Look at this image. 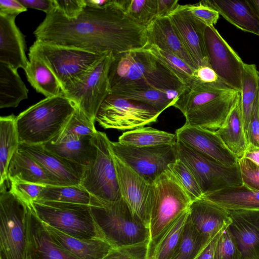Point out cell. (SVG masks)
Here are the masks:
<instances>
[{
	"label": "cell",
	"mask_w": 259,
	"mask_h": 259,
	"mask_svg": "<svg viewBox=\"0 0 259 259\" xmlns=\"http://www.w3.org/2000/svg\"><path fill=\"white\" fill-rule=\"evenodd\" d=\"M244 157L259 165V148L248 145Z\"/></svg>",
	"instance_id": "6f0895ef"
},
{
	"label": "cell",
	"mask_w": 259,
	"mask_h": 259,
	"mask_svg": "<svg viewBox=\"0 0 259 259\" xmlns=\"http://www.w3.org/2000/svg\"><path fill=\"white\" fill-rule=\"evenodd\" d=\"M96 135L70 139L58 143L49 142L43 145L49 151L61 157L88 167L97 157L98 147Z\"/></svg>",
	"instance_id": "4316f807"
},
{
	"label": "cell",
	"mask_w": 259,
	"mask_h": 259,
	"mask_svg": "<svg viewBox=\"0 0 259 259\" xmlns=\"http://www.w3.org/2000/svg\"><path fill=\"white\" fill-rule=\"evenodd\" d=\"M153 187L154 196L149 224L148 259L167 230L183 212L189 209L192 202L168 169L157 178Z\"/></svg>",
	"instance_id": "8992f818"
},
{
	"label": "cell",
	"mask_w": 259,
	"mask_h": 259,
	"mask_svg": "<svg viewBox=\"0 0 259 259\" xmlns=\"http://www.w3.org/2000/svg\"><path fill=\"white\" fill-rule=\"evenodd\" d=\"M126 14L138 24L147 27L156 18L157 0H121Z\"/></svg>",
	"instance_id": "b9f144b4"
},
{
	"label": "cell",
	"mask_w": 259,
	"mask_h": 259,
	"mask_svg": "<svg viewBox=\"0 0 259 259\" xmlns=\"http://www.w3.org/2000/svg\"><path fill=\"white\" fill-rule=\"evenodd\" d=\"M143 49L163 64L184 84L194 77L196 69L177 56L155 45L148 46Z\"/></svg>",
	"instance_id": "60d3db41"
},
{
	"label": "cell",
	"mask_w": 259,
	"mask_h": 259,
	"mask_svg": "<svg viewBox=\"0 0 259 259\" xmlns=\"http://www.w3.org/2000/svg\"><path fill=\"white\" fill-rule=\"evenodd\" d=\"M54 1L55 8L69 19L77 17L86 5L85 0Z\"/></svg>",
	"instance_id": "681fc988"
},
{
	"label": "cell",
	"mask_w": 259,
	"mask_h": 259,
	"mask_svg": "<svg viewBox=\"0 0 259 259\" xmlns=\"http://www.w3.org/2000/svg\"><path fill=\"white\" fill-rule=\"evenodd\" d=\"M204 37L210 67L222 82L240 93L245 63L214 26H206Z\"/></svg>",
	"instance_id": "9a60e30c"
},
{
	"label": "cell",
	"mask_w": 259,
	"mask_h": 259,
	"mask_svg": "<svg viewBox=\"0 0 259 259\" xmlns=\"http://www.w3.org/2000/svg\"><path fill=\"white\" fill-rule=\"evenodd\" d=\"M259 93V72L254 64L244 63L240 98L245 134L251 120Z\"/></svg>",
	"instance_id": "d590c367"
},
{
	"label": "cell",
	"mask_w": 259,
	"mask_h": 259,
	"mask_svg": "<svg viewBox=\"0 0 259 259\" xmlns=\"http://www.w3.org/2000/svg\"><path fill=\"white\" fill-rule=\"evenodd\" d=\"M36 40L83 50L98 54L139 50L148 44L147 27L132 20L121 0L96 8L85 5L73 19L56 8L46 14L33 32Z\"/></svg>",
	"instance_id": "6da1fadb"
},
{
	"label": "cell",
	"mask_w": 259,
	"mask_h": 259,
	"mask_svg": "<svg viewBox=\"0 0 259 259\" xmlns=\"http://www.w3.org/2000/svg\"><path fill=\"white\" fill-rule=\"evenodd\" d=\"M26 10L19 0H0V14L17 16Z\"/></svg>",
	"instance_id": "816d5d0a"
},
{
	"label": "cell",
	"mask_w": 259,
	"mask_h": 259,
	"mask_svg": "<svg viewBox=\"0 0 259 259\" xmlns=\"http://www.w3.org/2000/svg\"><path fill=\"white\" fill-rule=\"evenodd\" d=\"M258 113H259V93H258Z\"/></svg>",
	"instance_id": "91938a15"
},
{
	"label": "cell",
	"mask_w": 259,
	"mask_h": 259,
	"mask_svg": "<svg viewBox=\"0 0 259 259\" xmlns=\"http://www.w3.org/2000/svg\"><path fill=\"white\" fill-rule=\"evenodd\" d=\"M214 259H241L237 244L228 227L221 232L215 250Z\"/></svg>",
	"instance_id": "f6af8a7d"
},
{
	"label": "cell",
	"mask_w": 259,
	"mask_h": 259,
	"mask_svg": "<svg viewBox=\"0 0 259 259\" xmlns=\"http://www.w3.org/2000/svg\"><path fill=\"white\" fill-rule=\"evenodd\" d=\"M188 11L196 19L206 26H214L220 17L219 13L202 1L196 5H186Z\"/></svg>",
	"instance_id": "c3c4849f"
},
{
	"label": "cell",
	"mask_w": 259,
	"mask_h": 259,
	"mask_svg": "<svg viewBox=\"0 0 259 259\" xmlns=\"http://www.w3.org/2000/svg\"><path fill=\"white\" fill-rule=\"evenodd\" d=\"M248 145L259 148V113L258 99L255 104L252 115L246 132Z\"/></svg>",
	"instance_id": "f907efd6"
},
{
	"label": "cell",
	"mask_w": 259,
	"mask_h": 259,
	"mask_svg": "<svg viewBox=\"0 0 259 259\" xmlns=\"http://www.w3.org/2000/svg\"><path fill=\"white\" fill-rule=\"evenodd\" d=\"M147 46L155 45L179 57L196 70V67L168 16L156 17L147 27Z\"/></svg>",
	"instance_id": "cb8c5ba5"
},
{
	"label": "cell",
	"mask_w": 259,
	"mask_h": 259,
	"mask_svg": "<svg viewBox=\"0 0 259 259\" xmlns=\"http://www.w3.org/2000/svg\"><path fill=\"white\" fill-rule=\"evenodd\" d=\"M229 23L243 31L259 36V17L247 0H205Z\"/></svg>",
	"instance_id": "d4e9b609"
},
{
	"label": "cell",
	"mask_w": 259,
	"mask_h": 259,
	"mask_svg": "<svg viewBox=\"0 0 259 259\" xmlns=\"http://www.w3.org/2000/svg\"><path fill=\"white\" fill-rule=\"evenodd\" d=\"M24 71L31 85L46 98L62 94L61 85L55 75L34 54L29 53V62Z\"/></svg>",
	"instance_id": "4dcf8cb0"
},
{
	"label": "cell",
	"mask_w": 259,
	"mask_h": 259,
	"mask_svg": "<svg viewBox=\"0 0 259 259\" xmlns=\"http://www.w3.org/2000/svg\"><path fill=\"white\" fill-rule=\"evenodd\" d=\"M238 164L243 185L259 191V165L244 157L238 159Z\"/></svg>",
	"instance_id": "7dc6e473"
},
{
	"label": "cell",
	"mask_w": 259,
	"mask_h": 259,
	"mask_svg": "<svg viewBox=\"0 0 259 259\" xmlns=\"http://www.w3.org/2000/svg\"><path fill=\"white\" fill-rule=\"evenodd\" d=\"M167 16L191 57L196 68L203 66H210L204 37L206 25L195 18L188 11L186 5H179Z\"/></svg>",
	"instance_id": "e0dca14e"
},
{
	"label": "cell",
	"mask_w": 259,
	"mask_h": 259,
	"mask_svg": "<svg viewBox=\"0 0 259 259\" xmlns=\"http://www.w3.org/2000/svg\"><path fill=\"white\" fill-rule=\"evenodd\" d=\"M210 241L195 229L188 214L180 244L171 259H195Z\"/></svg>",
	"instance_id": "ab89813d"
},
{
	"label": "cell",
	"mask_w": 259,
	"mask_h": 259,
	"mask_svg": "<svg viewBox=\"0 0 259 259\" xmlns=\"http://www.w3.org/2000/svg\"><path fill=\"white\" fill-rule=\"evenodd\" d=\"M27 9L38 10L47 14L55 9L54 0H19Z\"/></svg>",
	"instance_id": "f5cc1de1"
},
{
	"label": "cell",
	"mask_w": 259,
	"mask_h": 259,
	"mask_svg": "<svg viewBox=\"0 0 259 259\" xmlns=\"http://www.w3.org/2000/svg\"><path fill=\"white\" fill-rule=\"evenodd\" d=\"M112 155L121 198L133 215L149 228L153 184L148 182L113 153Z\"/></svg>",
	"instance_id": "2e32d148"
},
{
	"label": "cell",
	"mask_w": 259,
	"mask_h": 259,
	"mask_svg": "<svg viewBox=\"0 0 259 259\" xmlns=\"http://www.w3.org/2000/svg\"><path fill=\"white\" fill-rule=\"evenodd\" d=\"M177 140L226 166L238 164V159L226 147L215 132L184 124L176 131Z\"/></svg>",
	"instance_id": "d6986e66"
},
{
	"label": "cell",
	"mask_w": 259,
	"mask_h": 259,
	"mask_svg": "<svg viewBox=\"0 0 259 259\" xmlns=\"http://www.w3.org/2000/svg\"><path fill=\"white\" fill-rule=\"evenodd\" d=\"M215 133L237 159L244 156L248 143L245 131L240 95L224 122Z\"/></svg>",
	"instance_id": "484cf974"
},
{
	"label": "cell",
	"mask_w": 259,
	"mask_h": 259,
	"mask_svg": "<svg viewBox=\"0 0 259 259\" xmlns=\"http://www.w3.org/2000/svg\"><path fill=\"white\" fill-rule=\"evenodd\" d=\"M194 77L205 83L215 82L220 80L214 71L209 66L198 68L195 71Z\"/></svg>",
	"instance_id": "db71d44e"
},
{
	"label": "cell",
	"mask_w": 259,
	"mask_h": 259,
	"mask_svg": "<svg viewBox=\"0 0 259 259\" xmlns=\"http://www.w3.org/2000/svg\"><path fill=\"white\" fill-rule=\"evenodd\" d=\"M111 93L125 99L144 103L161 113L168 107L174 106L179 94L176 91L159 90H123Z\"/></svg>",
	"instance_id": "8d00e7d4"
},
{
	"label": "cell",
	"mask_w": 259,
	"mask_h": 259,
	"mask_svg": "<svg viewBox=\"0 0 259 259\" xmlns=\"http://www.w3.org/2000/svg\"><path fill=\"white\" fill-rule=\"evenodd\" d=\"M32 206L41 221L70 235L82 239H105L91 206L45 201L33 202Z\"/></svg>",
	"instance_id": "ba28073f"
},
{
	"label": "cell",
	"mask_w": 259,
	"mask_h": 259,
	"mask_svg": "<svg viewBox=\"0 0 259 259\" xmlns=\"http://www.w3.org/2000/svg\"><path fill=\"white\" fill-rule=\"evenodd\" d=\"M111 93L119 90H159L179 93L185 84L143 49L113 54L108 71Z\"/></svg>",
	"instance_id": "3957f363"
},
{
	"label": "cell",
	"mask_w": 259,
	"mask_h": 259,
	"mask_svg": "<svg viewBox=\"0 0 259 259\" xmlns=\"http://www.w3.org/2000/svg\"><path fill=\"white\" fill-rule=\"evenodd\" d=\"M113 55H104L62 91L63 95L94 122L101 104L111 93L108 71Z\"/></svg>",
	"instance_id": "9c48e42d"
},
{
	"label": "cell",
	"mask_w": 259,
	"mask_h": 259,
	"mask_svg": "<svg viewBox=\"0 0 259 259\" xmlns=\"http://www.w3.org/2000/svg\"><path fill=\"white\" fill-rule=\"evenodd\" d=\"M175 146L178 158L193 174L203 196L243 185L238 164L232 166L223 165L178 140Z\"/></svg>",
	"instance_id": "8fae6325"
},
{
	"label": "cell",
	"mask_w": 259,
	"mask_h": 259,
	"mask_svg": "<svg viewBox=\"0 0 259 259\" xmlns=\"http://www.w3.org/2000/svg\"><path fill=\"white\" fill-rule=\"evenodd\" d=\"M221 232L210 241L195 259H214L215 250Z\"/></svg>",
	"instance_id": "9f6ffc18"
},
{
	"label": "cell",
	"mask_w": 259,
	"mask_h": 259,
	"mask_svg": "<svg viewBox=\"0 0 259 259\" xmlns=\"http://www.w3.org/2000/svg\"><path fill=\"white\" fill-rule=\"evenodd\" d=\"M28 92L17 70L0 62V108L17 107Z\"/></svg>",
	"instance_id": "836d02e7"
},
{
	"label": "cell",
	"mask_w": 259,
	"mask_h": 259,
	"mask_svg": "<svg viewBox=\"0 0 259 259\" xmlns=\"http://www.w3.org/2000/svg\"><path fill=\"white\" fill-rule=\"evenodd\" d=\"M16 118L13 114L0 117V185L10 182L9 166L20 144Z\"/></svg>",
	"instance_id": "1f68e13d"
},
{
	"label": "cell",
	"mask_w": 259,
	"mask_h": 259,
	"mask_svg": "<svg viewBox=\"0 0 259 259\" xmlns=\"http://www.w3.org/2000/svg\"><path fill=\"white\" fill-rule=\"evenodd\" d=\"M240 95L221 80L205 83L193 77L185 84L173 106L185 116V124L215 132Z\"/></svg>",
	"instance_id": "7a4b0ae2"
},
{
	"label": "cell",
	"mask_w": 259,
	"mask_h": 259,
	"mask_svg": "<svg viewBox=\"0 0 259 259\" xmlns=\"http://www.w3.org/2000/svg\"><path fill=\"white\" fill-rule=\"evenodd\" d=\"M1 259V258H0Z\"/></svg>",
	"instance_id": "94428289"
},
{
	"label": "cell",
	"mask_w": 259,
	"mask_h": 259,
	"mask_svg": "<svg viewBox=\"0 0 259 259\" xmlns=\"http://www.w3.org/2000/svg\"><path fill=\"white\" fill-rule=\"evenodd\" d=\"M31 259H79L59 245L42 226L32 205Z\"/></svg>",
	"instance_id": "f1b7e54d"
},
{
	"label": "cell",
	"mask_w": 259,
	"mask_h": 259,
	"mask_svg": "<svg viewBox=\"0 0 259 259\" xmlns=\"http://www.w3.org/2000/svg\"><path fill=\"white\" fill-rule=\"evenodd\" d=\"M119 143L135 147H151L175 145L177 139L175 134L143 126L124 132L118 138Z\"/></svg>",
	"instance_id": "e575fe53"
},
{
	"label": "cell",
	"mask_w": 259,
	"mask_h": 259,
	"mask_svg": "<svg viewBox=\"0 0 259 259\" xmlns=\"http://www.w3.org/2000/svg\"><path fill=\"white\" fill-rule=\"evenodd\" d=\"M98 131L95 122L90 119L79 109L76 107L68 122L61 133L51 142L58 143L70 139L84 137H94Z\"/></svg>",
	"instance_id": "f35d334b"
},
{
	"label": "cell",
	"mask_w": 259,
	"mask_h": 259,
	"mask_svg": "<svg viewBox=\"0 0 259 259\" xmlns=\"http://www.w3.org/2000/svg\"><path fill=\"white\" fill-rule=\"evenodd\" d=\"M0 185V258L31 259L32 205Z\"/></svg>",
	"instance_id": "5b68a950"
},
{
	"label": "cell",
	"mask_w": 259,
	"mask_h": 259,
	"mask_svg": "<svg viewBox=\"0 0 259 259\" xmlns=\"http://www.w3.org/2000/svg\"><path fill=\"white\" fill-rule=\"evenodd\" d=\"M29 52L37 56L50 68L58 80L62 92L105 55L37 40L30 47Z\"/></svg>",
	"instance_id": "30bf717a"
},
{
	"label": "cell",
	"mask_w": 259,
	"mask_h": 259,
	"mask_svg": "<svg viewBox=\"0 0 259 259\" xmlns=\"http://www.w3.org/2000/svg\"><path fill=\"white\" fill-rule=\"evenodd\" d=\"M16 17L0 14V62L16 70L20 68L25 70L29 61L24 36L15 23Z\"/></svg>",
	"instance_id": "7402d4cb"
},
{
	"label": "cell",
	"mask_w": 259,
	"mask_h": 259,
	"mask_svg": "<svg viewBox=\"0 0 259 259\" xmlns=\"http://www.w3.org/2000/svg\"><path fill=\"white\" fill-rule=\"evenodd\" d=\"M76 108L63 94L46 98L16 118L20 143L44 145L63 131Z\"/></svg>",
	"instance_id": "277c9868"
},
{
	"label": "cell",
	"mask_w": 259,
	"mask_h": 259,
	"mask_svg": "<svg viewBox=\"0 0 259 259\" xmlns=\"http://www.w3.org/2000/svg\"><path fill=\"white\" fill-rule=\"evenodd\" d=\"M148 243L113 248L102 259H148Z\"/></svg>",
	"instance_id": "bcb514c9"
},
{
	"label": "cell",
	"mask_w": 259,
	"mask_h": 259,
	"mask_svg": "<svg viewBox=\"0 0 259 259\" xmlns=\"http://www.w3.org/2000/svg\"><path fill=\"white\" fill-rule=\"evenodd\" d=\"M10 190L18 199L28 205L36 202L46 187L45 185L11 180Z\"/></svg>",
	"instance_id": "ee69618b"
},
{
	"label": "cell",
	"mask_w": 259,
	"mask_h": 259,
	"mask_svg": "<svg viewBox=\"0 0 259 259\" xmlns=\"http://www.w3.org/2000/svg\"><path fill=\"white\" fill-rule=\"evenodd\" d=\"M110 147L114 155L152 184L178 159L175 145L139 147L110 141Z\"/></svg>",
	"instance_id": "5bb4252c"
},
{
	"label": "cell",
	"mask_w": 259,
	"mask_h": 259,
	"mask_svg": "<svg viewBox=\"0 0 259 259\" xmlns=\"http://www.w3.org/2000/svg\"><path fill=\"white\" fill-rule=\"evenodd\" d=\"M188 211L192 225L209 241L231 223L228 210L203 198L192 201Z\"/></svg>",
	"instance_id": "44dd1931"
},
{
	"label": "cell",
	"mask_w": 259,
	"mask_h": 259,
	"mask_svg": "<svg viewBox=\"0 0 259 259\" xmlns=\"http://www.w3.org/2000/svg\"><path fill=\"white\" fill-rule=\"evenodd\" d=\"M19 150L33 159L59 186L80 185L86 167L53 153L43 145L21 143Z\"/></svg>",
	"instance_id": "ac0fdd59"
},
{
	"label": "cell",
	"mask_w": 259,
	"mask_h": 259,
	"mask_svg": "<svg viewBox=\"0 0 259 259\" xmlns=\"http://www.w3.org/2000/svg\"><path fill=\"white\" fill-rule=\"evenodd\" d=\"M178 0H157V11L156 17L168 16L178 6Z\"/></svg>",
	"instance_id": "11a10c76"
},
{
	"label": "cell",
	"mask_w": 259,
	"mask_h": 259,
	"mask_svg": "<svg viewBox=\"0 0 259 259\" xmlns=\"http://www.w3.org/2000/svg\"><path fill=\"white\" fill-rule=\"evenodd\" d=\"M188 214V209L172 224L156 245L150 259H171L180 244Z\"/></svg>",
	"instance_id": "74e56055"
},
{
	"label": "cell",
	"mask_w": 259,
	"mask_h": 259,
	"mask_svg": "<svg viewBox=\"0 0 259 259\" xmlns=\"http://www.w3.org/2000/svg\"><path fill=\"white\" fill-rule=\"evenodd\" d=\"M247 1L259 17V0H247Z\"/></svg>",
	"instance_id": "680465c9"
},
{
	"label": "cell",
	"mask_w": 259,
	"mask_h": 259,
	"mask_svg": "<svg viewBox=\"0 0 259 259\" xmlns=\"http://www.w3.org/2000/svg\"><path fill=\"white\" fill-rule=\"evenodd\" d=\"M161 113L146 104L110 93L101 104L95 121L105 129L128 131L156 122Z\"/></svg>",
	"instance_id": "7c38bea8"
},
{
	"label": "cell",
	"mask_w": 259,
	"mask_h": 259,
	"mask_svg": "<svg viewBox=\"0 0 259 259\" xmlns=\"http://www.w3.org/2000/svg\"><path fill=\"white\" fill-rule=\"evenodd\" d=\"M229 212L231 223L228 228L237 244L241 259H259V210Z\"/></svg>",
	"instance_id": "ffe728a7"
},
{
	"label": "cell",
	"mask_w": 259,
	"mask_h": 259,
	"mask_svg": "<svg viewBox=\"0 0 259 259\" xmlns=\"http://www.w3.org/2000/svg\"><path fill=\"white\" fill-rule=\"evenodd\" d=\"M38 218L44 229L52 238L61 247L79 259H102L114 248L103 238L82 239L75 237Z\"/></svg>",
	"instance_id": "603a6c76"
},
{
	"label": "cell",
	"mask_w": 259,
	"mask_h": 259,
	"mask_svg": "<svg viewBox=\"0 0 259 259\" xmlns=\"http://www.w3.org/2000/svg\"><path fill=\"white\" fill-rule=\"evenodd\" d=\"M56 201L91 206H102L105 202L100 200L80 185L46 186L36 202Z\"/></svg>",
	"instance_id": "d6a6232c"
},
{
	"label": "cell",
	"mask_w": 259,
	"mask_h": 259,
	"mask_svg": "<svg viewBox=\"0 0 259 259\" xmlns=\"http://www.w3.org/2000/svg\"><path fill=\"white\" fill-rule=\"evenodd\" d=\"M227 210H259V191L244 185L231 187L203 196Z\"/></svg>",
	"instance_id": "83f0119b"
},
{
	"label": "cell",
	"mask_w": 259,
	"mask_h": 259,
	"mask_svg": "<svg viewBox=\"0 0 259 259\" xmlns=\"http://www.w3.org/2000/svg\"><path fill=\"white\" fill-rule=\"evenodd\" d=\"M9 180H18L45 186H59L38 163L19 150L14 154L8 168Z\"/></svg>",
	"instance_id": "f546056e"
},
{
	"label": "cell",
	"mask_w": 259,
	"mask_h": 259,
	"mask_svg": "<svg viewBox=\"0 0 259 259\" xmlns=\"http://www.w3.org/2000/svg\"><path fill=\"white\" fill-rule=\"evenodd\" d=\"M168 170L192 201L203 197V194L191 170L180 159L169 165Z\"/></svg>",
	"instance_id": "7bdbcfd3"
},
{
	"label": "cell",
	"mask_w": 259,
	"mask_h": 259,
	"mask_svg": "<svg viewBox=\"0 0 259 259\" xmlns=\"http://www.w3.org/2000/svg\"><path fill=\"white\" fill-rule=\"evenodd\" d=\"M96 160L84 170L80 185L100 200L112 202L121 198L116 169L110 147V140L98 131Z\"/></svg>",
	"instance_id": "4fadbf2b"
},
{
	"label": "cell",
	"mask_w": 259,
	"mask_h": 259,
	"mask_svg": "<svg viewBox=\"0 0 259 259\" xmlns=\"http://www.w3.org/2000/svg\"><path fill=\"white\" fill-rule=\"evenodd\" d=\"M91 210L104 238L114 248L149 242V228L133 215L122 198L91 206Z\"/></svg>",
	"instance_id": "52a82bcc"
}]
</instances>
